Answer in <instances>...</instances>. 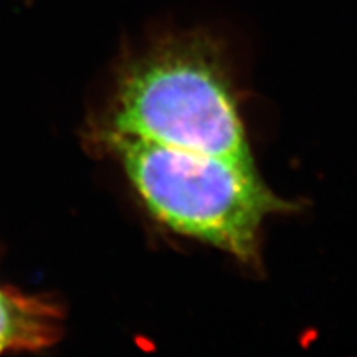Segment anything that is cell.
Instances as JSON below:
<instances>
[{"instance_id":"cell-1","label":"cell","mask_w":357,"mask_h":357,"mask_svg":"<svg viewBox=\"0 0 357 357\" xmlns=\"http://www.w3.org/2000/svg\"><path fill=\"white\" fill-rule=\"evenodd\" d=\"M89 136L98 147L137 139L253 162L223 45L197 29L129 58Z\"/></svg>"},{"instance_id":"cell-2","label":"cell","mask_w":357,"mask_h":357,"mask_svg":"<svg viewBox=\"0 0 357 357\" xmlns=\"http://www.w3.org/2000/svg\"><path fill=\"white\" fill-rule=\"evenodd\" d=\"M100 147L121 162L151 215L245 263L255 261L265 218L289 207L268 189L253 162L137 139Z\"/></svg>"},{"instance_id":"cell-3","label":"cell","mask_w":357,"mask_h":357,"mask_svg":"<svg viewBox=\"0 0 357 357\" xmlns=\"http://www.w3.org/2000/svg\"><path fill=\"white\" fill-rule=\"evenodd\" d=\"M63 312L48 294H29L0 284V354L33 352L60 337Z\"/></svg>"}]
</instances>
